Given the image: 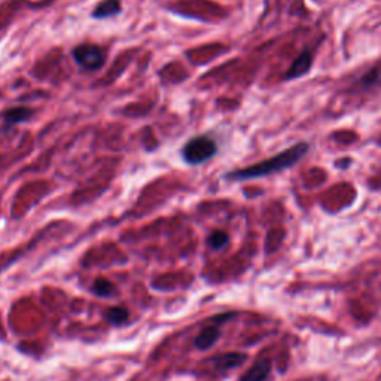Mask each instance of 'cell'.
I'll return each instance as SVG.
<instances>
[{"label": "cell", "instance_id": "cell-1", "mask_svg": "<svg viewBox=\"0 0 381 381\" xmlns=\"http://www.w3.org/2000/svg\"><path fill=\"white\" fill-rule=\"evenodd\" d=\"M308 143L307 142H298L292 145L290 148L282 150L277 155L267 158L264 161H260L258 164L249 166L246 168H240L236 170V172H231L227 179L229 180H252V179H259V177H265L274 173H280L283 170H287L290 167H294L298 164L301 159H303L307 152H308Z\"/></svg>", "mask_w": 381, "mask_h": 381}, {"label": "cell", "instance_id": "cell-2", "mask_svg": "<svg viewBox=\"0 0 381 381\" xmlns=\"http://www.w3.org/2000/svg\"><path fill=\"white\" fill-rule=\"evenodd\" d=\"M218 152V145L212 137L198 136L190 139L184 148V159L188 164H203L213 158Z\"/></svg>", "mask_w": 381, "mask_h": 381}, {"label": "cell", "instance_id": "cell-3", "mask_svg": "<svg viewBox=\"0 0 381 381\" xmlns=\"http://www.w3.org/2000/svg\"><path fill=\"white\" fill-rule=\"evenodd\" d=\"M73 58L87 70H98L106 62V53L98 45L82 44L73 49Z\"/></svg>", "mask_w": 381, "mask_h": 381}, {"label": "cell", "instance_id": "cell-4", "mask_svg": "<svg viewBox=\"0 0 381 381\" xmlns=\"http://www.w3.org/2000/svg\"><path fill=\"white\" fill-rule=\"evenodd\" d=\"M312 64H313V54L310 51H304L295 60L294 64L290 66L285 79L290 81V79L301 78L303 75H305L310 69H312Z\"/></svg>", "mask_w": 381, "mask_h": 381}, {"label": "cell", "instance_id": "cell-5", "mask_svg": "<svg viewBox=\"0 0 381 381\" xmlns=\"http://www.w3.org/2000/svg\"><path fill=\"white\" fill-rule=\"evenodd\" d=\"M272 373V364L268 359H263L250 368L245 375H242L240 381H265Z\"/></svg>", "mask_w": 381, "mask_h": 381}, {"label": "cell", "instance_id": "cell-6", "mask_svg": "<svg viewBox=\"0 0 381 381\" xmlns=\"http://www.w3.org/2000/svg\"><path fill=\"white\" fill-rule=\"evenodd\" d=\"M220 337V330L216 326H206L194 339V344L198 350H209Z\"/></svg>", "mask_w": 381, "mask_h": 381}, {"label": "cell", "instance_id": "cell-7", "mask_svg": "<svg viewBox=\"0 0 381 381\" xmlns=\"http://www.w3.org/2000/svg\"><path fill=\"white\" fill-rule=\"evenodd\" d=\"M246 357L247 356L243 353H225V355L216 356L213 359V364H215L216 369H219V371H228V369H233V368H237L242 365L246 360Z\"/></svg>", "mask_w": 381, "mask_h": 381}, {"label": "cell", "instance_id": "cell-8", "mask_svg": "<svg viewBox=\"0 0 381 381\" xmlns=\"http://www.w3.org/2000/svg\"><path fill=\"white\" fill-rule=\"evenodd\" d=\"M121 12V2L119 0H103L93 12L94 18H109Z\"/></svg>", "mask_w": 381, "mask_h": 381}, {"label": "cell", "instance_id": "cell-9", "mask_svg": "<svg viewBox=\"0 0 381 381\" xmlns=\"http://www.w3.org/2000/svg\"><path fill=\"white\" fill-rule=\"evenodd\" d=\"M91 292L100 298H109L114 294H116V289H115V285L112 282H109L107 278L100 277L94 280V283L91 286Z\"/></svg>", "mask_w": 381, "mask_h": 381}, {"label": "cell", "instance_id": "cell-10", "mask_svg": "<svg viewBox=\"0 0 381 381\" xmlns=\"http://www.w3.org/2000/svg\"><path fill=\"white\" fill-rule=\"evenodd\" d=\"M30 116H32V110L27 107H12L5 112V119L8 125L24 123Z\"/></svg>", "mask_w": 381, "mask_h": 381}, {"label": "cell", "instance_id": "cell-11", "mask_svg": "<svg viewBox=\"0 0 381 381\" xmlns=\"http://www.w3.org/2000/svg\"><path fill=\"white\" fill-rule=\"evenodd\" d=\"M106 320L114 326H123L127 324V320L130 317V313L127 308H123V307H114V308H109L107 313H106Z\"/></svg>", "mask_w": 381, "mask_h": 381}, {"label": "cell", "instance_id": "cell-12", "mask_svg": "<svg viewBox=\"0 0 381 381\" xmlns=\"http://www.w3.org/2000/svg\"><path fill=\"white\" fill-rule=\"evenodd\" d=\"M207 242H209L210 247L215 249V250H219V249H224L229 243V237L224 231H215V233L210 234Z\"/></svg>", "mask_w": 381, "mask_h": 381}]
</instances>
